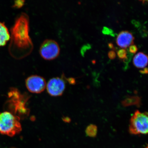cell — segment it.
Instances as JSON below:
<instances>
[{
    "mask_svg": "<svg viewBox=\"0 0 148 148\" xmlns=\"http://www.w3.org/2000/svg\"><path fill=\"white\" fill-rule=\"evenodd\" d=\"M28 16L22 13L16 18L11 29L12 44L15 49L19 52L20 58L29 54L32 51L33 44L29 35Z\"/></svg>",
    "mask_w": 148,
    "mask_h": 148,
    "instance_id": "1",
    "label": "cell"
},
{
    "mask_svg": "<svg viewBox=\"0 0 148 148\" xmlns=\"http://www.w3.org/2000/svg\"><path fill=\"white\" fill-rule=\"evenodd\" d=\"M8 95V107L10 112L20 119L28 115L29 112V109L26 106L28 97L15 88L11 89Z\"/></svg>",
    "mask_w": 148,
    "mask_h": 148,
    "instance_id": "2",
    "label": "cell"
},
{
    "mask_svg": "<svg viewBox=\"0 0 148 148\" xmlns=\"http://www.w3.org/2000/svg\"><path fill=\"white\" fill-rule=\"evenodd\" d=\"M20 118L10 112L0 113V133L13 136L22 131Z\"/></svg>",
    "mask_w": 148,
    "mask_h": 148,
    "instance_id": "3",
    "label": "cell"
},
{
    "mask_svg": "<svg viewBox=\"0 0 148 148\" xmlns=\"http://www.w3.org/2000/svg\"><path fill=\"white\" fill-rule=\"evenodd\" d=\"M129 130L132 134H147L148 130V117L147 112L137 110L130 120Z\"/></svg>",
    "mask_w": 148,
    "mask_h": 148,
    "instance_id": "4",
    "label": "cell"
},
{
    "mask_svg": "<svg viewBox=\"0 0 148 148\" xmlns=\"http://www.w3.org/2000/svg\"><path fill=\"white\" fill-rule=\"evenodd\" d=\"M39 51L42 58L46 60H51L58 56L60 48L58 44L55 40L46 39L42 43Z\"/></svg>",
    "mask_w": 148,
    "mask_h": 148,
    "instance_id": "5",
    "label": "cell"
},
{
    "mask_svg": "<svg viewBox=\"0 0 148 148\" xmlns=\"http://www.w3.org/2000/svg\"><path fill=\"white\" fill-rule=\"evenodd\" d=\"M25 85L29 92L36 94L43 92L46 86L45 79L38 75H32L28 77L25 80Z\"/></svg>",
    "mask_w": 148,
    "mask_h": 148,
    "instance_id": "6",
    "label": "cell"
},
{
    "mask_svg": "<svg viewBox=\"0 0 148 148\" xmlns=\"http://www.w3.org/2000/svg\"><path fill=\"white\" fill-rule=\"evenodd\" d=\"M46 88L50 95L53 97H58L63 93L66 88L65 83L64 79L60 77H53L48 82Z\"/></svg>",
    "mask_w": 148,
    "mask_h": 148,
    "instance_id": "7",
    "label": "cell"
},
{
    "mask_svg": "<svg viewBox=\"0 0 148 148\" xmlns=\"http://www.w3.org/2000/svg\"><path fill=\"white\" fill-rule=\"evenodd\" d=\"M134 38L133 35L128 31H122L117 36L116 43L120 47L126 48L134 43Z\"/></svg>",
    "mask_w": 148,
    "mask_h": 148,
    "instance_id": "8",
    "label": "cell"
},
{
    "mask_svg": "<svg viewBox=\"0 0 148 148\" xmlns=\"http://www.w3.org/2000/svg\"><path fill=\"white\" fill-rule=\"evenodd\" d=\"M133 63L136 68H144L147 64V56L143 53H138L135 56L133 59Z\"/></svg>",
    "mask_w": 148,
    "mask_h": 148,
    "instance_id": "9",
    "label": "cell"
},
{
    "mask_svg": "<svg viewBox=\"0 0 148 148\" xmlns=\"http://www.w3.org/2000/svg\"><path fill=\"white\" fill-rule=\"evenodd\" d=\"M10 38L8 29L4 23L0 22V46L5 45Z\"/></svg>",
    "mask_w": 148,
    "mask_h": 148,
    "instance_id": "10",
    "label": "cell"
},
{
    "mask_svg": "<svg viewBox=\"0 0 148 148\" xmlns=\"http://www.w3.org/2000/svg\"><path fill=\"white\" fill-rule=\"evenodd\" d=\"M97 128L95 125H91L87 127L86 130V133L88 136L94 137L97 135Z\"/></svg>",
    "mask_w": 148,
    "mask_h": 148,
    "instance_id": "11",
    "label": "cell"
},
{
    "mask_svg": "<svg viewBox=\"0 0 148 148\" xmlns=\"http://www.w3.org/2000/svg\"><path fill=\"white\" fill-rule=\"evenodd\" d=\"M117 55L119 58L124 60L127 57V51L125 49H120L118 51Z\"/></svg>",
    "mask_w": 148,
    "mask_h": 148,
    "instance_id": "12",
    "label": "cell"
},
{
    "mask_svg": "<svg viewBox=\"0 0 148 148\" xmlns=\"http://www.w3.org/2000/svg\"><path fill=\"white\" fill-rule=\"evenodd\" d=\"M102 32L103 34L105 35H110L111 36L113 37L115 36V34H114L112 29L108 27H103Z\"/></svg>",
    "mask_w": 148,
    "mask_h": 148,
    "instance_id": "13",
    "label": "cell"
},
{
    "mask_svg": "<svg viewBox=\"0 0 148 148\" xmlns=\"http://www.w3.org/2000/svg\"><path fill=\"white\" fill-rule=\"evenodd\" d=\"M91 49V46L89 44H86L82 46L81 49V53L82 56H84L85 53L87 50Z\"/></svg>",
    "mask_w": 148,
    "mask_h": 148,
    "instance_id": "14",
    "label": "cell"
},
{
    "mask_svg": "<svg viewBox=\"0 0 148 148\" xmlns=\"http://www.w3.org/2000/svg\"><path fill=\"white\" fill-rule=\"evenodd\" d=\"M129 50L130 53L134 54L138 51V48L136 45H132L130 46Z\"/></svg>",
    "mask_w": 148,
    "mask_h": 148,
    "instance_id": "15",
    "label": "cell"
},
{
    "mask_svg": "<svg viewBox=\"0 0 148 148\" xmlns=\"http://www.w3.org/2000/svg\"><path fill=\"white\" fill-rule=\"evenodd\" d=\"M24 2H25V1H15L14 7L18 8H20L23 5Z\"/></svg>",
    "mask_w": 148,
    "mask_h": 148,
    "instance_id": "16",
    "label": "cell"
},
{
    "mask_svg": "<svg viewBox=\"0 0 148 148\" xmlns=\"http://www.w3.org/2000/svg\"><path fill=\"white\" fill-rule=\"evenodd\" d=\"M109 58L111 60H114L116 58V55L115 52L114 51H110L108 53Z\"/></svg>",
    "mask_w": 148,
    "mask_h": 148,
    "instance_id": "17",
    "label": "cell"
},
{
    "mask_svg": "<svg viewBox=\"0 0 148 148\" xmlns=\"http://www.w3.org/2000/svg\"><path fill=\"white\" fill-rule=\"evenodd\" d=\"M140 73L142 74H147L148 73V69L147 68H145L143 70H140Z\"/></svg>",
    "mask_w": 148,
    "mask_h": 148,
    "instance_id": "18",
    "label": "cell"
},
{
    "mask_svg": "<svg viewBox=\"0 0 148 148\" xmlns=\"http://www.w3.org/2000/svg\"><path fill=\"white\" fill-rule=\"evenodd\" d=\"M108 46L109 48L111 49H114V44L112 42H110L108 44Z\"/></svg>",
    "mask_w": 148,
    "mask_h": 148,
    "instance_id": "19",
    "label": "cell"
}]
</instances>
